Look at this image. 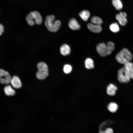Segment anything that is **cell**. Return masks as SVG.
<instances>
[{
  "mask_svg": "<svg viewBox=\"0 0 133 133\" xmlns=\"http://www.w3.org/2000/svg\"><path fill=\"white\" fill-rule=\"evenodd\" d=\"M96 50L99 55L102 57L108 55L106 45L103 43L99 44L96 47Z\"/></svg>",
  "mask_w": 133,
  "mask_h": 133,
  "instance_id": "6",
  "label": "cell"
},
{
  "mask_svg": "<svg viewBox=\"0 0 133 133\" xmlns=\"http://www.w3.org/2000/svg\"><path fill=\"white\" fill-rule=\"evenodd\" d=\"M55 17L53 15L46 16L45 24L48 30L52 32H57L61 26V21L58 20L54 21Z\"/></svg>",
  "mask_w": 133,
  "mask_h": 133,
  "instance_id": "1",
  "label": "cell"
},
{
  "mask_svg": "<svg viewBox=\"0 0 133 133\" xmlns=\"http://www.w3.org/2000/svg\"><path fill=\"white\" fill-rule=\"evenodd\" d=\"M87 27L90 30L94 33H99L102 31V28L100 25L89 23L87 24Z\"/></svg>",
  "mask_w": 133,
  "mask_h": 133,
  "instance_id": "9",
  "label": "cell"
},
{
  "mask_svg": "<svg viewBox=\"0 0 133 133\" xmlns=\"http://www.w3.org/2000/svg\"><path fill=\"white\" fill-rule=\"evenodd\" d=\"M117 90V88L115 85L112 83H110L107 87V93L110 96H113L115 95Z\"/></svg>",
  "mask_w": 133,
  "mask_h": 133,
  "instance_id": "11",
  "label": "cell"
},
{
  "mask_svg": "<svg viewBox=\"0 0 133 133\" xmlns=\"http://www.w3.org/2000/svg\"><path fill=\"white\" fill-rule=\"evenodd\" d=\"M91 23L97 25H100L102 24L103 21L100 17L95 16L92 17L90 19Z\"/></svg>",
  "mask_w": 133,
  "mask_h": 133,
  "instance_id": "21",
  "label": "cell"
},
{
  "mask_svg": "<svg viewBox=\"0 0 133 133\" xmlns=\"http://www.w3.org/2000/svg\"><path fill=\"white\" fill-rule=\"evenodd\" d=\"M79 15L84 21H86L90 17V13L88 10H84L80 12Z\"/></svg>",
  "mask_w": 133,
  "mask_h": 133,
  "instance_id": "15",
  "label": "cell"
},
{
  "mask_svg": "<svg viewBox=\"0 0 133 133\" xmlns=\"http://www.w3.org/2000/svg\"><path fill=\"white\" fill-rule=\"evenodd\" d=\"M132 53L127 48H123L118 52L116 56V61L119 63L124 64L131 61L132 59Z\"/></svg>",
  "mask_w": 133,
  "mask_h": 133,
  "instance_id": "2",
  "label": "cell"
},
{
  "mask_svg": "<svg viewBox=\"0 0 133 133\" xmlns=\"http://www.w3.org/2000/svg\"><path fill=\"white\" fill-rule=\"evenodd\" d=\"M99 133H104V132L101 130H100L99 131Z\"/></svg>",
  "mask_w": 133,
  "mask_h": 133,
  "instance_id": "28",
  "label": "cell"
},
{
  "mask_svg": "<svg viewBox=\"0 0 133 133\" xmlns=\"http://www.w3.org/2000/svg\"><path fill=\"white\" fill-rule=\"evenodd\" d=\"M4 27L3 25L0 23V36L1 35L4 31Z\"/></svg>",
  "mask_w": 133,
  "mask_h": 133,
  "instance_id": "26",
  "label": "cell"
},
{
  "mask_svg": "<svg viewBox=\"0 0 133 133\" xmlns=\"http://www.w3.org/2000/svg\"><path fill=\"white\" fill-rule=\"evenodd\" d=\"M124 65V67L125 69L131 73L133 67V63L130 61L126 63Z\"/></svg>",
  "mask_w": 133,
  "mask_h": 133,
  "instance_id": "23",
  "label": "cell"
},
{
  "mask_svg": "<svg viewBox=\"0 0 133 133\" xmlns=\"http://www.w3.org/2000/svg\"><path fill=\"white\" fill-rule=\"evenodd\" d=\"M132 79H133V67L132 71L131 73Z\"/></svg>",
  "mask_w": 133,
  "mask_h": 133,
  "instance_id": "27",
  "label": "cell"
},
{
  "mask_svg": "<svg viewBox=\"0 0 133 133\" xmlns=\"http://www.w3.org/2000/svg\"><path fill=\"white\" fill-rule=\"evenodd\" d=\"M72 68L71 65L66 64L64 66L63 70L65 73L68 74L70 73L72 71Z\"/></svg>",
  "mask_w": 133,
  "mask_h": 133,
  "instance_id": "24",
  "label": "cell"
},
{
  "mask_svg": "<svg viewBox=\"0 0 133 133\" xmlns=\"http://www.w3.org/2000/svg\"><path fill=\"white\" fill-rule=\"evenodd\" d=\"M37 66L38 70L36 73L37 78L40 80L45 79L49 75L47 65L44 62H42L38 63Z\"/></svg>",
  "mask_w": 133,
  "mask_h": 133,
  "instance_id": "3",
  "label": "cell"
},
{
  "mask_svg": "<svg viewBox=\"0 0 133 133\" xmlns=\"http://www.w3.org/2000/svg\"><path fill=\"white\" fill-rule=\"evenodd\" d=\"M104 132V133H113V129L110 128H107Z\"/></svg>",
  "mask_w": 133,
  "mask_h": 133,
  "instance_id": "25",
  "label": "cell"
},
{
  "mask_svg": "<svg viewBox=\"0 0 133 133\" xmlns=\"http://www.w3.org/2000/svg\"><path fill=\"white\" fill-rule=\"evenodd\" d=\"M13 87L8 84L6 85L4 88V91L5 94L8 96L14 95L16 93Z\"/></svg>",
  "mask_w": 133,
  "mask_h": 133,
  "instance_id": "13",
  "label": "cell"
},
{
  "mask_svg": "<svg viewBox=\"0 0 133 133\" xmlns=\"http://www.w3.org/2000/svg\"><path fill=\"white\" fill-rule=\"evenodd\" d=\"M69 27L73 30H77L80 29L81 26L76 20L74 18H71L68 23Z\"/></svg>",
  "mask_w": 133,
  "mask_h": 133,
  "instance_id": "10",
  "label": "cell"
},
{
  "mask_svg": "<svg viewBox=\"0 0 133 133\" xmlns=\"http://www.w3.org/2000/svg\"><path fill=\"white\" fill-rule=\"evenodd\" d=\"M85 66L87 69H90L93 68L94 67L93 61L90 58H86L85 61Z\"/></svg>",
  "mask_w": 133,
  "mask_h": 133,
  "instance_id": "17",
  "label": "cell"
},
{
  "mask_svg": "<svg viewBox=\"0 0 133 133\" xmlns=\"http://www.w3.org/2000/svg\"><path fill=\"white\" fill-rule=\"evenodd\" d=\"M12 86L16 89H19L22 86V83L19 78L17 76H14L11 80L10 83Z\"/></svg>",
  "mask_w": 133,
  "mask_h": 133,
  "instance_id": "8",
  "label": "cell"
},
{
  "mask_svg": "<svg viewBox=\"0 0 133 133\" xmlns=\"http://www.w3.org/2000/svg\"><path fill=\"white\" fill-rule=\"evenodd\" d=\"M26 19L29 25L33 26L34 25L35 22L33 16L31 12L27 15Z\"/></svg>",
  "mask_w": 133,
  "mask_h": 133,
  "instance_id": "20",
  "label": "cell"
},
{
  "mask_svg": "<svg viewBox=\"0 0 133 133\" xmlns=\"http://www.w3.org/2000/svg\"><path fill=\"white\" fill-rule=\"evenodd\" d=\"M117 73V79L121 83H128L132 79L131 73L127 71L124 66L119 69Z\"/></svg>",
  "mask_w": 133,
  "mask_h": 133,
  "instance_id": "4",
  "label": "cell"
},
{
  "mask_svg": "<svg viewBox=\"0 0 133 133\" xmlns=\"http://www.w3.org/2000/svg\"><path fill=\"white\" fill-rule=\"evenodd\" d=\"M11 77L9 73L4 69L0 68V83L5 85L10 83Z\"/></svg>",
  "mask_w": 133,
  "mask_h": 133,
  "instance_id": "5",
  "label": "cell"
},
{
  "mask_svg": "<svg viewBox=\"0 0 133 133\" xmlns=\"http://www.w3.org/2000/svg\"><path fill=\"white\" fill-rule=\"evenodd\" d=\"M126 13L123 12H120L119 14L116 15V18L121 25L124 26L127 24V20L126 19Z\"/></svg>",
  "mask_w": 133,
  "mask_h": 133,
  "instance_id": "7",
  "label": "cell"
},
{
  "mask_svg": "<svg viewBox=\"0 0 133 133\" xmlns=\"http://www.w3.org/2000/svg\"><path fill=\"white\" fill-rule=\"evenodd\" d=\"M107 108L110 112L114 113L117 111L118 108V106L116 103L114 102H111L108 105Z\"/></svg>",
  "mask_w": 133,
  "mask_h": 133,
  "instance_id": "16",
  "label": "cell"
},
{
  "mask_svg": "<svg viewBox=\"0 0 133 133\" xmlns=\"http://www.w3.org/2000/svg\"><path fill=\"white\" fill-rule=\"evenodd\" d=\"M60 50L62 55L64 56H66L70 53V48L68 45L64 44L61 47Z\"/></svg>",
  "mask_w": 133,
  "mask_h": 133,
  "instance_id": "14",
  "label": "cell"
},
{
  "mask_svg": "<svg viewBox=\"0 0 133 133\" xmlns=\"http://www.w3.org/2000/svg\"><path fill=\"white\" fill-rule=\"evenodd\" d=\"M109 28L112 32L114 33H117L120 30L118 24L116 22L111 24L110 25Z\"/></svg>",
  "mask_w": 133,
  "mask_h": 133,
  "instance_id": "22",
  "label": "cell"
},
{
  "mask_svg": "<svg viewBox=\"0 0 133 133\" xmlns=\"http://www.w3.org/2000/svg\"><path fill=\"white\" fill-rule=\"evenodd\" d=\"M108 51V55H110L114 51L115 48V45L114 43L112 41H109L106 44Z\"/></svg>",
  "mask_w": 133,
  "mask_h": 133,
  "instance_id": "18",
  "label": "cell"
},
{
  "mask_svg": "<svg viewBox=\"0 0 133 133\" xmlns=\"http://www.w3.org/2000/svg\"><path fill=\"white\" fill-rule=\"evenodd\" d=\"M34 19L35 23L37 25L41 24L42 22V18L40 14L37 11H34L30 12Z\"/></svg>",
  "mask_w": 133,
  "mask_h": 133,
  "instance_id": "12",
  "label": "cell"
},
{
  "mask_svg": "<svg viewBox=\"0 0 133 133\" xmlns=\"http://www.w3.org/2000/svg\"><path fill=\"white\" fill-rule=\"evenodd\" d=\"M112 3L117 10H120L123 8V4L120 0H112Z\"/></svg>",
  "mask_w": 133,
  "mask_h": 133,
  "instance_id": "19",
  "label": "cell"
}]
</instances>
